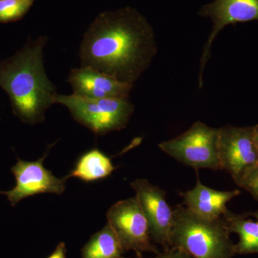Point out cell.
I'll return each instance as SVG.
<instances>
[{"instance_id":"obj_1","label":"cell","mask_w":258,"mask_h":258,"mask_svg":"<svg viewBox=\"0 0 258 258\" xmlns=\"http://www.w3.org/2000/svg\"><path fill=\"white\" fill-rule=\"evenodd\" d=\"M157 52L155 35L147 19L131 7L101 13L85 32L81 66L133 85Z\"/></svg>"},{"instance_id":"obj_17","label":"cell","mask_w":258,"mask_h":258,"mask_svg":"<svg viewBox=\"0 0 258 258\" xmlns=\"http://www.w3.org/2000/svg\"><path fill=\"white\" fill-rule=\"evenodd\" d=\"M237 186L248 191L258 201V165L249 171Z\"/></svg>"},{"instance_id":"obj_18","label":"cell","mask_w":258,"mask_h":258,"mask_svg":"<svg viewBox=\"0 0 258 258\" xmlns=\"http://www.w3.org/2000/svg\"><path fill=\"white\" fill-rule=\"evenodd\" d=\"M153 258H195L190 255L187 252L182 249L174 247V248L167 251L165 253L159 254L157 257Z\"/></svg>"},{"instance_id":"obj_3","label":"cell","mask_w":258,"mask_h":258,"mask_svg":"<svg viewBox=\"0 0 258 258\" xmlns=\"http://www.w3.org/2000/svg\"><path fill=\"white\" fill-rule=\"evenodd\" d=\"M230 231L221 217L207 220L193 213L184 205L173 210L170 245L195 258H232L235 247Z\"/></svg>"},{"instance_id":"obj_14","label":"cell","mask_w":258,"mask_h":258,"mask_svg":"<svg viewBox=\"0 0 258 258\" xmlns=\"http://www.w3.org/2000/svg\"><path fill=\"white\" fill-rule=\"evenodd\" d=\"M231 232L239 235L235 252L240 254H258V221L248 218L247 215H238L227 210L222 215Z\"/></svg>"},{"instance_id":"obj_15","label":"cell","mask_w":258,"mask_h":258,"mask_svg":"<svg viewBox=\"0 0 258 258\" xmlns=\"http://www.w3.org/2000/svg\"><path fill=\"white\" fill-rule=\"evenodd\" d=\"M123 247L107 224L91 237L82 249L83 258H121Z\"/></svg>"},{"instance_id":"obj_16","label":"cell","mask_w":258,"mask_h":258,"mask_svg":"<svg viewBox=\"0 0 258 258\" xmlns=\"http://www.w3.org/2000/svg\"><path fill=\"white\" fill-rule=\"evenodd\" d=\"M35 0H0V23L14 22L23 18Z\"/></svg>"},{"instance_id":"obj_4","label":"cell","mask_w":258,"mask_h":258,"mask_svg":"<svg viewBox=\"0 0 258 258\" xmlns=\"http://www.w3.org/2000/svg\"><path fill=\"white\" fill-rule=\"evenodd\" d=\"M55 103L67 108L80 124L100 136L125 128L134 111L128 98L96 99L72 93L57 94Z\"/></svg>"},{"instance_id":"obj_2","label":"cell","mask_w":258,"mask_h":258,"mask_svg":"<svg viewBox=\"0 0 258 258\" xmlns=\"http://www.w3.org/2000/svg\"><path fill=\"white\" fill-rule=\"evenodd\" d=\"M47 41L45 36L29 40L14 55L0 61V88L9 96L13 114L28 125L45 120L58 94L44 66Z\"/></svg>"},{"instance_id":"obj_9","label":"cell","mask_w":258,"mask_h":258,"mask_svg":"<svg viewBox=\"0 0 258 258\" xmlns=\"http://www.w3.org/2000/svg\"><path fill=\"white\" fill-rule=\"evenodd\" d=\"M199 14L210 18L213 23L200 60L199 86L202 87L203 71L210 57V50L215 37L228 25L258 21V0H215L204 5Z\"/></svg>"},{"instance_id":"obj_20","label":"cell","mask_w":258,"mask_h":258,"mask_svg":"<svg viewBox=\"0 0 258 258\" xmlns=\"http://www.w3.org/2000/svg\"><path fill=\"white\" fill-rule=\"evenodd\" d=\"M254 139H255L256 144L258 149V123L257 125H254Z\"/></svg>"},{"instance_id":"obj_7","label":"cell","mask_w":258,"mask_h":258,"mask_svg":"<svg viewBox=\"0 0 258 258\" xmlns=\"http://www.w3.org/2000/svg\"><path fill=\"white\" fill-rule=\"evenodd\" d=\"M52 146L40 159L30 161L18 158L16 164L11 168L16 181L15 186L8 191H0V195L7 197L12 207L16 206L24 199L40 194L61 195L64 193L69 178L67 176L57 177L44 166V161Z\"/></svg>"},{"instance_id":"obj_13","label":"cell","mask_w":258,"mask_h":258,"mask_svg":"<svg viewBox=\"0 0 258 258\" xmlns=\"http://www.w3.org/2000/svg\"><path fill=\"white\" fill-rule=\"evenodd\" d=\"M114 170L111 159L99 149H93L78 159L74 169L67 176L91 182L108 177Z\"/></svg>"},{"instance_id":"obj_6","label":"cell","mask_w":258,"mask_h":258,"mask_svg":"<svg viewBox=\"0 0 258 258\" xmlns=\"http://www.w3.org/2000/svg\"><path fill=\"white\" fill-rule=\"evenodd\" d=\"M219 158L221 169L235 184L258 165V149L253 126L229 125L219 128Z\"/></svg>"},{"instance_id":"obj_11","label":"cell","mask_w":258,"mask_h":258,"mask_svg":"<svg viewBox=\"0 0 258 258\" xmlns=\"http://www.w3.org/2000/svg\"><path fill=\"white\" fill-rule=\"evenodd\" d=\"M68 82L73 94L88 98H129L133 85L120 82L118 80L91 68L71 70Z\"/></svg>"},{"instance_id":"obj_12","label":"cell","mask_w":258,"mask_h":258,"mask_svg":"<svg viewBox=\"0 0 258 258\" xmlns=\"http://www.w3.org/2000/svg\"><path fill=\"white\" fill-rule=\"evenodd\" d=\"M240 191H219L205 186L198 176L196 186L192 189L181 193L183 205L195 215L207 219L216 220L228 210L227 204L238 196Z\"/></svg>"},{"instance_id":"obj_8","label":"cell","mask_w":258,"mask_h":258,"mask_svg":"<svg viewBox=\"0 0 258 258\" xmlns=\"http://www.w3.org/2000/svg\"><path fill=\"white\" fill-rule=\"evenodd\" d=\"M108 225L114 231L123 249L137 252L156 251L151 243L149 223L137 197L120 200L106 214Z\"/></svg>"},{"instance_id":"obj_19","label":"cell","mask_w":258,"mask_h":258,"mask_svg":"<svg viewBox=\"0 0 258 258\" xmlns=\"http://www.w3.org/2000/svg\"><path fill=\"white\" fill-rule=\"evenodd\" d=\"M66 247L64 242H61L57 244L55 250L47 258H66Z\"/></svg>"},{"instance_id":"obj_21","label":"cell","mask_w":258,"mask_h":258,"mask_svg":"<svg viewBox=\"0 0 258 258\" xmlns=\"http://www.w3.org/2000/svg\"><path fill=\"white\" fill-rule=\"evenodd\" d=\"M249 215H251V216L254 217V218H255V220L258 221V210L256 212H252V213H249Z\"/></svg>"},{"instance_id":"obj_10","label":"cell","mask_w":258,"mask_h":258,"mask_svg":"<svg viewBox=\"0 0 258 258\" xmlns=\"http://www.w3.org/2000/svg\"><path fill=\"white\" fill-rule=\"evenodd\" d=\"M131 186L147 217L151 237L164 246L170 245L173 209L167 203L165 191L146 179L134 180Z\"/></svg>"},{"instance_id":"obj_5","label":"cell","mask_w":258,"mask_h":258,"mask_svg":"<svg viewBox=\"0 0 258 258\" xmlns=\"http://www.w3.org/2000/svg\"><path fill=\"white\" fill-rule=\"evenodd\" d=\"M219 128L197 121L187 131L161 142L159 149L179 162L194 169L220 170Z\"/></svg>"}]
</instances>
